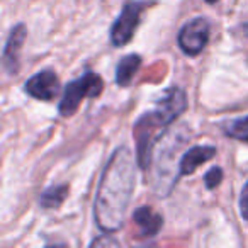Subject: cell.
Wrapping results in <instances>:
<instances>
[{
  "mask_svg": "<svg viewBox=\"0 0 248 248\" xmlns=\"http://www.w3.org/2000/svg\"><path fill=\"white\" fill-rule=\"evenodd\" d=\"M135 172L136 163L131 150L119 146L104 169L93 202V216L104 233H112L123 226L135 190Z\"/></svg>",
  "mask_w": 248,
  "mask_h": 248,
  "instance_id": "1",
  "label": "cell"
},
{
  "mask_svg": "<svg viewBox=\"0 0 248 248\" xmlns=\"http://www.w3.org/2000/svg\"><path fill=\"white\" fill-rule=\"evenodd\" d=\"M173 121L163 112L162 109L155 107V110L146 112L135 123V138H136V158H138L140 169L146 170L152 162V155L155 146L165 135L167 126Z\"/></svg>",
  "mask_w": 248,
  "mask_h": 248,
  "instance_id": "2",
  "label": "cell"
},
{
  "mask_svg": "<svg viewBox=\"0 0 248 248\" xmlns=\"http://www.w3.org/2000/svg\"><path fill=\"white\" fill-rule=\"evenodd\" d=\"M102 89L104 82L100 78V75H97L93 72H87L85 75L73 80L65 87V92H63V97L58 106L60 114L63 117L73 116L85 97L95 99V97H99L102 93Z\"/></svg>",
  "mask_w": 248,
  "mask_h": 248,
  "instance_id": "3",
  "label": "cell"
},
{
  "mask_svg": "<svg viewBox=\"0 0 248 248\" xmlns=\"http://www.w3.org/2000/svg\"><path fill=\"white\" fill-rule=\"evenodd\" d=\"M146 7H148V4H145V2H128L124 5L119 17L110 28V43L116 48L128 45L131 41Z\"/></svg>",
  "mask_w": 248,
  "mask_h": 248,
  "instance_id": "4",
  "label": "cell"
},
{
  "mask_svg": "<svg viewBox=\"0 0 248 248\" xmlns=\"http://www.w3.org/2000/svg\"><path fill=\"white\" fill-rule=\"evenodd\" d=\"M211 26L209 21L204 17H196L192 21L186 22L177 36L180 49L189 56H197L209 41Z\"/></svg>",
  "mask_w": 248,
  "mask_h": 248,
  "instance_id": "5",
  "label": "cell"
},
{
  "mask_svg": "<svg viewBox=\"0 0 248 248\" xmlns=\"http://www.w3.org/2000/svg\"><path fill=\"white\" fill-rule=\"evenodd\" d=\"M60 89H62V85H60L58 75L55 72H51V70H43V72L32 75L24 83V90L29 95L38 100H45V102L56 99L60 93Z\"/></svg>",
  "mask_w": 248,
  "mask_h": 248,
  "instance_id": "6",
  "label": "cell"
},
{
  "mask_svg": "<svg viewBox=\"0 0 248 248\" xmlns=\"http://www.w3.org/2000/svg\"><path fill=\"white\" fill-rule=\"evenodd\" d=\"M216 156V148L211 145H197L192 146L184 153V156L179 162V175H190L201 167L202 163L209 162Z\"/></svg>",
  "mask_w": 248,
  "mask_h": 248,
  "instance_id": "7",
  "label": "cell"
},
{
  "mask_svg": "<svg viewBox=\"0 0 248 248\" xmlns=\"http://www.w3.org/2000/svg\"><path fill=\"white\" fill-rule=\"evenodd\" d=\"M133 221L138 226L141 238H153L160 233L163 226V217L150 206H141L133 213Z\"/></svg>",
  "mask_w": 248,
  "mask_h": 248,
  "instance_id": "8",
  "label": "cell"
},
{
  "mask_svg": "<svg viewBox=\"0 0 248 248\" xmlns=\"http://www.w3.org/2000/svg\"><path fill=\"white\" fill-rule=\"evenodd\" d=\"M26 34L28 31H26L24 24H17L16 28H12L7 45L4 48V65L9 70V73H16L19 70V53L24 45Z\"/></svg>",
  "mask_w": 248,
  "mask_h": 248,
  "instance_id": "9",
  "label": "cell"
},
{
  "mask_svg": "<svg viewBox=\"0 0 248 248\" xmlns=\"http://www.w3.org/2000/svg\"><path fill=\"white\" fill-rule=\"evenodd\" d=\"M141 66V56L140 55H128L124 56L116 68V82L121 87H128L131 83L133 77Z\"/></svg>",
  "mask_w": 248,
  "mask_h": 248,
  "instance_id": "10",
  "label": "cell"
},
{
  "mask_svg": "<svg viewBox=\"0 0 248 248\" xmlns=\"http://www.w3.org/2000/svg\"><path fill=\"white\" fill-rule=\"evenodd\" d=\"M68 196V186L62 184V186H53L46 189L39 197V204L45 209H56L63 204V201Z\"/></svg>",
  "mask_w": 248,
  "mask_h": 248,
  "instance_id": "11",
  "label": "cell"
},
{
  "mask_svg": "<svg viewBox=\"0 0 248 248\" xmlns=\"http://www.w3.org/2000/svg\"><path fill=\"white\" fill-rule=\"evenodd\" d=\"M224 133L228 136H231V138L238 140V141L248 143V116L236 121H231L226 128H224Z\"/></svg>",
  "mask_w": 248,
  "mask_h": 248,
  "instance_id": "12",
  "label": "cell"
},
{
  "mask_svg": "<svg viewBox=\"0 0 248 248\" xmlns=\"http://www.w3.org/2000/svg\"><path fill=\"white\" fill-rule=\"evenodd\" d=\"M221 180H223V170H221V167H213L204 175V184H206L207 189H216L221 184Z\"/></svg>",
  "mask_w": 248,
  "mask_h": 248,
  "instance_id": "13",
  "label": "cell"
},
{
  "mask_svg": "<svg viewBox=\"0 0 248 248\" xmlns=\"http://www.w3.org/2000/svg\"><path fill=\"white\" fill-rule=\"evenodd\" d=\"M240 211L241 216H243L245 221H248V182L243 186V190H241L240 196Z\"/></svg>",
  "mask_w": 248,
  "mask_h": 248,
  "instance_id": "14",
  "label": "cell"
},
{
  "mask_svg": "<svg viewBox=\"0 0 248 248\" xmlns=\"http://www.w3.org/2000/svg\"><path fill=\"white\" fill-rule=\"evenodd\" d=\"M110 243V245H117V241H114V240H110L109 236H107L106 234V238H104V240H95V241H92V245H100V243Z\"/></svg>",
  "mask_w": 248,
  "mask_h": 248,
  "instance_id": "15",
  "label": "cell"
},
{
  "mask_svg": "<svg viewBox=\"0 0 248 248\" xmlns=\"http://www.w3.org/2000/svg\"><path fill=\"white\" fill-rule=\"evenodd\" d=\"M207 4H214V2H217V0H206Z\"/></svg>",
  "mask_w": 248,
  "mask_h": 248,
  "instance_id": "16",
  "label": "cell"
}]
</instances>
